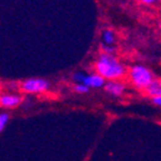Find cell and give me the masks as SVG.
<instances>
[{"label":"cell","instance_id":"cell-1","mask_svg":"<svg viewBox=\"0 0 161 161\" xmlns=\"http://www.w3.org/2000/svg\"><path fill=\"white\" fill-rule=\"evenodd\" d=\"M96 74L108 80H118L125 74V67L112 54L102 53L95 62Z\"/></svg>","mask_w":161,"mask_h":161},{"label":"cell","instance_id":"cell-2","mask_svg":"<svg viewBox=\"0 0 161 161\" xmlns=\"http://www.w3.org/2000/svg\"><path fill=\"white\" fill-rule=\"evenodd\" d=\"M129 77L136 87L146 90L154 80V76L148 67L143 65H134L129 70Z\"/></svg>","mask_w":161,"mask_h":161},{"label":"cell","instance_id":"cell-3","mask_svg":"<svg viewBox=\"0 0 161 161\" xmlns=\"http://www.w3.org/2000/svg\"><path fill=\"white\" fill-rule=\"evenodd\" d=\"M73 80L76 84H84L90 88H101L105 85V80L98 74H84L82 72H76L73 75Z\"/></svg>","mask_w":161,"mask_h":161},{"label":"cell","instance_id":"cell-4","mask_svg":"<svg viewBox=\"0 0 161 161\" xmlns=\"http://www.w3.org/2000/svg\"><path fill=\"white\" fill-rule=\"evenodd\" d=\"M50 84L44 78H29L21 84V88L27 93H40L49 88Z\"/></svg>","mask_w":161,"mask_h":161},{"label":"cell","instance_id":"cell-5","mask_svg":"<svg viewBox=\"0 0 161 161\" xmlns=\"http://www.w3.org/2000/svg\"><path fill=\"white\" fill-rule=\"evenodd\" d=\"M106 93L113 96H121L125 91V85L120 80H108L104 85Z\"/></svg>","mask_w":161,"mask_h":161},{"label":"cell","instance_id":"cell-6","mask_svg":"<svg viewBox=\"0 0 161 161\" xmlns=\"http://www.w3.org/2000/svg\"><path fill=\"white\" fill-rule=\"evenodd\" d=\"M21 103V96L16 94H1L0 105L3 108H15Z\"/></svg>","mask_w":161,"mask_h":161},{"label":"cell","instance_id":"cell-7","mask_svg":"<svg viewBox=\"0 0 161 161\" xmlns=\"http://www.w3.org/2000/svg\"><path fill=\"white\" fill-rule=\"evenodd\" d=\"M144 91L152 98L161 96V80H154Z\"/></svg>","mask_w":161,"mask_h":161},{"label":"cell","instance_id":"cell-8","mask_svg":"<svg viewBox=\"0 0 161 161\" xmlns=\"http://www.w3.org/2000/svg\"><path fill=\"white\" fill-rule=\"evenodd\" d=\"M116 42L115 33L111 29H104L102 31V44L106 46H114Z\"/></svg>","mask_w":161,"mask_h":161},{"label":"cell","instance_id":"cell-9","mask_svg":"<svg viewBox=\"0 0 161 161\" xmlns=\"http://www.w3.org/2000/svg\"><path fill=\"white\" fill-rule=\"evenodd\" d=\"M9 114L8 113H0V133L3 131V129L6 128V124L9 121Z\"/></svg>","mask_w":161,"mask_h":161},{"label":"cell","instance_id":"cell-10","mask_svg":"<svg viewBox=\"0 0 161 161\" xmlns=\"http://www.w3.org/2000/svg\"><path fill=\"white\" fill-rule=\"evenodd\" d=\"M74 90H75L77 93L84 94V93H87L88 91H90V87H87V86L84 85V84H76V85L74 86Z\"/></svg>","mask_w":161,"mask_h":161},{"label":"cell","instance_id":"cell-11","mask_svg":"<svg viewBox=\"0 0 161 161\" xmlns=\"http://www.w3.org/2000/svg\"><path fill=\"white\" fill-rule=\"evenodd\" d=\"M138 1L144 3V5H153V3H156L158 0H138Z\"/></svg>","mask_w":161,"mask_h":161},{"label":"cell","instance_id":"cell-12","mask_svg":"<svg viewBox=\"0 0 161 161\" xmlns=\"http://www.w3.org/2000/svg\"><path fill=\"white\" fill-rule=\"evenodd\" d=\"M152 102H153L156 105L161 106V96H159V97H153L152 98Z\"/></svg>","mask_w":161,"mask_h":161},{"label":"cell","instance_id":"cell-13","mask_svg":"<svg viewBox=\"0 0 161 161\" xmlns=\"http://www.w3.org/2000/svg\"><path fill=\"white\" fill-rule=\"evenodd\" d=\"M158 28H159V31H160V35H161V18H160V20H159V23H158Z\"/></svg>","mask_w":161,"mask_h":161}]
</instances>
